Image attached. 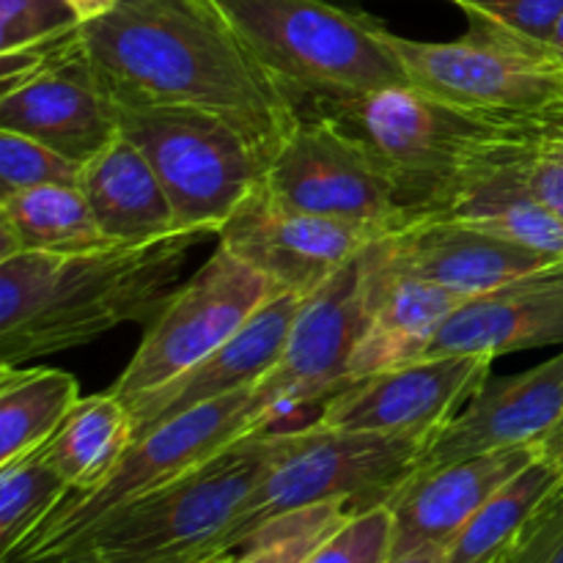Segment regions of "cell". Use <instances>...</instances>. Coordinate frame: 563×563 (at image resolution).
I'll return each instance as SVG.
<instances>
[{"instance_id": "obj_1", "label": "cell", "mask_w": 563, "mask_h": 563, "mask_svg": "<svg viewBox=\"0 0 563 563\" xmlns=\"http://www.w3.org/2000/svg\"><path fill=\"white\" fill-rule=\"evenodd\" d=\"M77 42L115 104L192 108L234 124L264 159L300 119L207 0H115Z\"/></svg>"}, {"instance_id": "obj_2", "label": "cell", "mask_w": 563, "mask_h": 563, "mask_svg": "<svg viewBox=\"0 0 563 563\" xmlns=\"http://www.w3.org/2000/svg\"><path fill=\"white\" fill-rule=\"evenodd\" d=\"M207 234L0 262V366L86 346L119 324H148L179 286L187 253Z\"/></svg>"}, {"instance_id": "obj_3", "label": "cell", "mask_w": 563, "mask_h": 563, "mask_svg": "<svg viewBox=\"0 0 563 563\" xmlns=\"http://www.w3.org/2000/svg\"><path fill=\"white\" fill-rule=\"evenodd\" d=\"M297 108L405 86L388 27L333 0H207Z\"/></svg>"}, {"instance_id": "obj_4", "label": "cell", "mask_w": 563, "mask_h": 563, "mask_svg": "<svg viewBox=\"0 0 563 563\" xmlns=\"http://www.w3.org/2000/svg\"><path fill=\"white\" fill-rule=\"evenodd\" d=\"M278 434L275 429L223 445L174 482L102 517L60 555L88 553L104 563H190L218 555L273 462Z\"/></svg>"}, {"instance_id": "obj_5", "label": "cell", "mask_w": 563, "mask_h": 563, "mask_svg": "<svg viewBox=\"0 0 563 563\" xmlns=\"http://www.w3.org/2000/svg\"><path fill=\"white\" fill-rule=\"evenodd\" d=\"M421 440L341 432L306 423L280 429L278 451L251 498L225 533L220 553H231L273 517L328 500H350L357 511L388 504L416 473Z\"/></svg>"}, {"instance_id": "obj_6", "label": "cell", "mask_w": 563, "mask_h": 563, "mask_svg": "<svg viewBox=\"0 0 563 563\" xmlns=\"http://www.w3.org/2000/svg\"><path fill=\"white\" fill-rule=\"evenodd\" d=\"M300 110L330 115L363 137L421 220L443 209L467 165L500 126L498 121L451 108L410 82L361 97L311 102Z\"/></svg>"}, {"instance_id": "obj_7", "label": "cell", "mask_w": 563, "mask_h": 563, "mask_svg": "<svg viewBox=\"0 0 563 563\" xmlns=\"http://www.w3.org/2000/svg\"><path fill=\"white\" fill-rule=\"evenodd\" d=\"M407 82L478 119L526 121L563 104V55L550 44L471 22L454 42L388 33Z\"/></svg>"}, {"instance_id": "obj_8", "label": "cell", "mask_w": 563, "mask_h": 563, "mask_svg": "<svg viewBox=\"0 0 563 563\" xmlns=\"http://www.w3.org/2000/svg\"><path fill=\"white\" fill-rule=\"evenodd\" d=\"M115 119L157 170L181 231L218 236L267 168L234 124L203 110L115 104Z\"/></svg>"}, {"instance_id": "obj_9", "label": "cell", "mask_w": 563, "mask_h": 563, "mask_svg": "<svg viewBox=\"0 0 563 563\" xmlns=\"http://www.w3.org/2000/svg\"><path fill=\"white\" fill-rule=\"evenodd\" d=\"M262 185L302 212L383 234L421 220L377 152L317 110H300V119L267 159Z\"/></svg>"}, {"instance_id": "obj_10", "label": "cell", "mask_w": 563, "mask_h": 563, "mask_svg": "<svg viewBox=\"0 0 563 563\" xmlns=\"http://www.w3.org/2000/svg\"><path fill=\"white\" fill-rule=\"evenodd\" d=\"M247 394L251 390L192 407L137 438L119 467L99 487L66 495L38 522L36 531L27 533L0 563H42L55 559L102 517L135 504L137 498L174 482L223 445L240 440Z\"/></svg>"}, {"instance_id": "obj_11", "label": "cell", "mask_w": 563, "mask_h": 563, "mask_svg": "<svg viewBox=\"0 0 563 563\" xmlns=\"http://www.w3.org/2000/svg\"><path fill=\"white\" fill-rule=\"evenodd\" d=\"M280 291L218 242L203 267L146 324L141 346L113 383L124 405L154 394L234 339Z\"/></svg>"}, {"instance_id": "obj_12", "label": "cell", "mask_w": 563, "mask_h": 563, "mask_svg": "<svg viewBox=\"0 0 563 563\" xmlns=\"http://www.w3.org/2000/svg\"><path fill=\"white\" fill-rule=\"evenodd\" d=\"M366 328L363 253L302 297L284 352L247 394L242 438L275 432L302 407H322L350 385V363Z\"/></svg>"}, {"instance_id": "obj_13", "label": "cell", "mask_w": 563, "mask_h": 563, "mask_svg": "<svg viewBox=\"0 0 563 563\" xmlns=\"http://www.w3.org/2000/svg\"><path fill=\"white\" fill-rule=\"evenodd\" d=\"M77 27L49 42L0 53V130L88 163L119 135V119L115 102L82 55Z\"/></svg>"}, {"instance_id": "obj_14", "label": "cell", "mask_w": 563, "mask_h": 563, "mask_svg": "<svg viewBox=\"0 0 563 563\" xmlns=\"http://www.w3.org/2000/svg\"><path fill=\"white\" fill-rule=\"evenodd\" d=\"M489 377L493 357H418L346 385L319 407L311 423L429 443Z\"/></svg>"}, {"instance_id": "obj_15", "label": "cell", "mask_w": 563, "mask_h": 563, "mask_svg": "<svg viewBox=\"0 0 563 563\" xmlns=\"http://www.w3.org/2000/svg\"><path fill=\"white\" fill-rule=\"evenodd\" d=\"M383 236L388 234L289 207L258 181L218 242L278 291L306 297Z\"/></svg>"}, {"instance_id": "obj_16", "label": "cell", "mask_w": 563, "mask_h": 563, "mask_svg": "<svg viewBox=\"0 0 563 563\" xmlns=\"http://www.w3.org/2000/svg\"><path fill=\"white\" fill-rule=\"evenodd\" d=\"M563 412V352L522 374L493 379L423 445L416 471L489 451L537 445Z\"/></svg>"}, {"instance_id": "obj_17", "label": "cell", "mask_w": 563, "mask_h": 563, "mask_svg": "<svg viewBox=\"0 0 563 563\" xmlns=\"http://www.w3.org/2000/svg\"><path fill=\"white\" fill-rule=\"evenodd\" d=\"M372 251L388 267L443 286L462 300L559 262L548 253L449 218L418 220L396 234L372 242Z\"/></svg>"}, {"instance_id": "obj_18", "label": "cell", "mask_w": 563, "mask_h": 563, "mask_svg": "<svg viewBox=\"0 0 563 563\" xmlns=\"http://www.w3.org/2000/svg\"><path fill=\"white\" fill-rule=\"evenodd\" d=\"M563 344V262L520 275L462 302L423 357H500Z\"/></svg>"}, {"instance_id": "obj_19", "label": "cell", "mask_w": 563, "mask_h": 563, "mask_svg": "<svg viewBox=\"0 0 563 563\" xmlns=\"http://www.w3.org/2000/svg\"><path fill=\"white\" fill-rule=\"evenodd\" d=\"M300 302V295L280 291L247 319V324L234 339L203 357L198 366H192L165 388L126 405L135 421V440L192 407L256 388L284 352Z\"/></svg>"}, {"instance_id": "obj_20", "label": "cell", "mask_w": 563, "mask_h": 563, "mask_svg": "<svg viewBox=\"0 0 563 563\" xmlns=\"http://www.w3.org/2000/svg\"><path fill=\"white\" fill-rule=\"evenodd\" d=\"M531 462H537V451L526 445L412 473L388 500L394 511V555L421 544H449L456 531Z\"/></svg>"}, {"instance_id": "obj_21", "label": "cell", "mask_w": 563, "mask_h": 563, "mask_svg": "<svg viewBox=\"0 0 563 563\" xmlns=\"http://www.w3.org/2000/svg\"><path fill=\"white\" fill-rule=\"evenodd\" d=\"M432 218L473 225L563 262V220L522 181L511 121L498 126L493 141L467 165L449 201Z\"/></svg>"}, {"instance_id": "obj_22", "label": "cell", "mask_w": 563, "mask_h": 563, "mask_svg": "<svg viewBox=\"0 0 563 563\" xmlns=\"http://www.w3.org/2000/svg\"><path fill=\"white\" fill-rule=\"evenodd\" d=\"M366 275V328L350 363V385L363 377L423 357L445 319L462 306V297L438 284L388 267L363 251Z\"/></svg>"}, {"instance_id": "obj_23", "label": "cell", "mask_w": 563, "mask_h": 563, "mask_svg": "<svg viewBox=\"0 0 563 563\" xmlns=\"http://www.w3.org/2000/svg\"><path fill=\"white\" fill-rule=\"evenodd\" d=\"M80 192L102 234L115 245H146L181 234L157 170L143 148L121 132L82 163Z\"/></svg>"}, {"instance_id": "obj_24", "label": "cell", "mask_w": 563, "mask_h": 563, "mask_svg": "<svg viewBox=\"0 0 563 563\" xmlns=\"http://www.w3.org/2000/svg\"><path fill=\"white\" fill-rule=\"evenodd\" d=\"M115 245L99 229L80 187L49 185L0 198V262L16 253H75Z\"/></svg>"}, {"instance_id": "obj_25", "label": "cell", "mask_w": 563, "mask_h": 563, "mask_svg": "<svg viewBox=\"0 0 563 563\" xmlns=\"http://www.w3.org/2000/svg\"><path fill=\"white\" fill-rule=\"evenodd\" d=\"M135 443L132 412L113 390L86 396L71 407L42 454L64 476L69 493L99 487Z\"/></svg>"}, {"instance_id": "obj_26", "label": "cell", "mask_w": 563, "mask_h": 563, "mask_svg": "<svg viewBox=\"0 0 563 563\" xmlns=\"http://www.w3.org/2000/svg\"><path fill=\"white\" fill-rule=\"evenodd\" d=\"M80 399L77 379L58 368L0 366V465L44 449Z\"/></svg>"}, {"instance_id": "obj_27", "label": "cell", "mask_w": 563, "mask_h": 563, "mask_svg": "<svg viewBox=\"0 0 563 563\" xmlns=\"http://www.w3.org/2000/svg\"><path fill=\"white\" fill-rule=\"evenodd\" d=\"M559 478L550 465L531 462L456 531L445 544V563H498Z\"/></svg>"}, {"instance_id": "obj_28", "label": "cell", "mask_w": 563, "mask_h": 563, "mask_svg": "<svg viewBox=\"0 0 563 563\" xmlns=\"http://www.w3.org/2000/svg\"><path fill=\"white\" fill-rule=\"evenodd\" d=\"M350 500H328L273 517L242 539L231 553L236 563H311L317 550L355 515Z\"/></svg>"}, {"instance_id": "obj_29", "label": "cell", "mask_w": 563, "mask_h": 563, "mask_svg": "<svg viewBox=\"0 0 563 563\" xmlns=\"http://www.w3.org/2000/svg\"><path fill=\"white\" fill-rule=\"evenodd\" d=\"M69 495V484L42 449L0 465V559L9 555L38 522Z\"/></svg>"}, {"instance_id": "obj_30", "label": "cell", "mask_w": 563, "mask_h": 563, "mask_svg": "<svg viewBox=\"0 0 563 563\" xmlns=\"http://www.w3.org/2000/svg\"><path fill=\"white\" fill-rule=\"evenodd\" d=\"M80 176L82 163L77 159L20 132L0 130V198L33 187H80Z\"/></svg>"}, {"instance_id": "obj_31", "label": "cell", "mask_w": 563, "mask_h": 563, "mask_svg": "<svg viewBox=\"0 0 563 563\" xmlns=\"http://www.w3.org/2000/svg\"><path fill=\"white\" fill-rule=\"evenodd\" d=\"M394 555V511L388 504L355 511L311 563H388Z\"/></svg>"}, {"instance_id": "obj_32", "label": "cell", "mask_w": 563, "mask_h": 563, "mask_svg": "<svg viewBox=\"0 0 563 563\" xmlns=\"http://www.w3.org/2000/svg\"><path fill=\"white\" fill-rule=\"evenodd\" d=\"M80 25L66 0H0V53L49 42Z\"/></svg>"}, {"instance_id": "obj_33", "label": "cell", "mask_w": 563, "mask_h": 563, "mask_svg": "<svg viewBox=\"0 0 563 563\" xmlns=\"http://www.w3.org/2000/svg\"><path fill=\"white\" fill-rule=\"evenodd\" d=\"M467 22H487L515 36L550 44L563 16V0H451Z\"/></svg>"}, {"instance_id": "obj_34", "label": "cell", "mask_w": 563, "mask_h": 563, "mask_svg": "<svg viewBox=\"0 0 563 563\" xmlns=\"http://www.w3.org/2000/svg\"><path fill=\"white\" fill-rule=\"evenodd\" d=\"M498 563H563V476L533 509Z\"/></svg>"}, {"instance_id": "obj_35", "label": "cell", "mask_w": 563, "mask_h": 563, "mask_svg": "<svg viewBox=\"0 0 563 563\" xmlns=\"http://www.w3.org/2000/svg\"><path fill=\"white\" fill-rule=\"evenodd\" d=\"M533 451H537L539 462H544V465H550L555 473L563 476V412L559 416V421L548 429V434L533 445Z\"/></svg>"}, {"instance_id": "obj_36", "label": "cell", "mask_w": 563, "mask_h": 563, "mask_svg": "<svg viewBox=\"0 0 563 563\" xmlns=\"http://www.w3.org/2000/svg\"><path fill=\"white\" fill-rule=\"evenodd\" d=\"M388 563H445V544H421L407 553L390 555Z\"/></svg>"}, {"instance_id": "obj_37", "label": "cell", "mask_w": 563, "mask_h": 563, "mask_svg": "<svg viewBox=\"0 0 563 563\" xmlns=\"http://www.w3.org/2000/svg\"><path fill=\"white\" fill-rule=\"evenodd\" d=\"M66 3L71 5V11L77 14V20L91 22V20H97V16L108 14V11L113 9L115 0H66Z\"/></svg>"}, {"instance_id": "obj_38", "label": "cell", "mask_w": 563, "mask_h": 563, "mask_svg": "<svg viewBox=\"0 0 563 563\" xmlns=\"http://www.w3.org/2000/svg\"><path fill=\"white\" fill-rule=\"evenodd\" d=\"M42 563H104L99 561L97 555H88V553H71V555H60V559H49Z\"/></svg>"}, {"instance_id": "obj_39", "label": "cell", "mask_w": 563, "mask_h": 563, "mask_svg": "<svg viewBox=\"0 0 563 563\" xmlns=\"http://www.w3.org/2000/svg\"><path fill=\"white\" fill-rule=\"evenodd\" d=\"M550 47H553L559 55H563V16L559 20V25H555L553 38H550Z\"/></svg>"}, {"instance_id": "obj_40", "label": "cell", "mask_w": 563, "mask_h": 563, "mask_svg": "<svg viewBox=\"0 0 563 563\" xmlns=\"http://www.w3.org/2000/svg\"><path fill=\"white\" fill-rule=\"evenodd\" d=\"M207 563H236V555L234 553H218V555H212V559H207Z\"/></svg>"}, {"instance_id": "obj_41", "label": "cell", "mask_w": 563, "mask_h": 563, "mask_svg": "<svg viewBox=\"0 0 563 563\" xmlns=\"http://www.w3.org/2000/svg\"><path fill=\"white\" fill-rule=\"evenodd\" d=\"M209 559H212V555H209ZM190 563H207V559H201V561H190Z\"/></svg>"}]
</instances>
